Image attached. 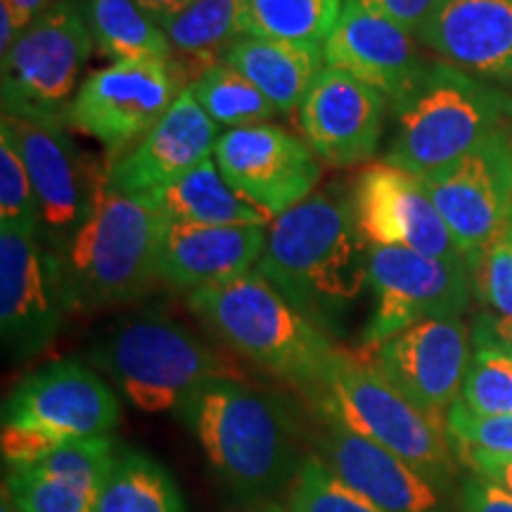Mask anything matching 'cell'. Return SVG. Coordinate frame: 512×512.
I'll return each mask as SVG.
<instances>
[{"label":"cell","mask_w":512,"mask_h":512,"mask_svg":"<svg viewBox=\"0 0 512 512\" xmlns=\"http://www.w3.org/2000/svg\"><path fill=\"white\" fill-rule=\"evenodd\" d=\"M256 271L318 328L339 330L368 285V245L351 197L320 190L273 219Z\"/></svg>","instance_id":"1"},{"label":"cell","mask_w":512,"mask_h":512,"mask_svg":"<svg viewBox=\"0 0 512 512\" xmlns=\"http://www.w3.org/2000/svg\"><path fill=\"white\" fill-rule=\"evenodd\" d=\"M174 413L202 446L221 484L247 505L271 501L304 463L292 408L240 377L207 382Z\"/></svg>","instance_id":"2"},{"label":"cell","mask_w":512,"mask_h":512,"mask_svg":"<svg viewBox=\"0 0 512 512\" xmlns=\"http://www.w3.org/2000/svg\"><path fill=\"white\" fill-rule=\"evenodd\" d=\"M188 309L235 354L311 396L337 344L299 313L259 271L188 294Z\"/></svg>","instance_id":"3"},{"label":"cell","mask_w":512,"mask_h":512,"mask_svg":"<svg viewBox=\"0 0 512 512\" xmlns=\"http://www.w3.org/2000/svg\"><path fill=\"white\" fill-rule=\"evenodd\" d=\"M166 228L169 221L147 195L102 192L60 256L67 309L102 311L143 299L159 283Z\"/></svg>","instance_id":"4"},{"label":"cell","mask_w":512,"mask_h":512,"mask_svg":"<svg viewBox=\"0 0 512 512\" xmlns=\"http://www.w3.org/2000/svg\"><path fill=\"white\" fill-rule=\"evenodd\" d=\"M392 112L396 128L382 164L427 176L456 164L512 126V95L453 64L432 62Z\"/></svg>","instance_id":"5"},{"label":"cell","mask_w":512,"mask_h":512,"mask_svg":"<svg viewBox=\"0 0 512 512\" xmlns=\"http://www.w3.org/2000/svg\"><path fill=\"white\" fill-rule=\"evenodd\" d=\"M88 361L143 413L176 411L207 382L238 377L233 363L164 313L117 318L93 337Z\"/></svg>","instance_id":"6"},{"label":"cell","mask_w":512,"mask_h":512,"mask_svg":"<svg viewBox=\"0 0 512 512\" xmlns=\"http://www.w3.org/2000/svg\"><path fill=\"white\" fill-rule=\"evenodd\" d=\"M311 401L320 418L335 420L387 448L444 494L451 489L458 467L446 418L415 406L368 356L337 349Z\"/></svg>","instance_id":"7"},{"label":"cell","mask_w":512,"mask_h":512,"mask_svg":"<svg viewBox=\"0 0 512 512\" xmlns=\"http://www.w3.org/2000/svg\"><path fill=\"white\" fill-rule=\"evenodd\" d=\"M119 415L117 392L93 368L74 358L48 363L3 403L5 470L36 465L64 441L110 437Z\"/></svg>","instance_id":"8"},{"label":"cell","mask_w":512,"mask_h":512,"mask_svg":"<svg viewBox=\"0 0 512 512\" xmlns=\"http://www.w3.org/2000/svg\"><path fill=\"white\" fill-rule=\"evenodd\" d=\"M93 48L81 0H53L0 57L5 117L64 126Z\"/></svg>","instance_id":"9"},{"label":"cell","mask_w":512,"mask_h":512,"mask_svg":"<svg viewBox=\"0 0 512 512\" xmlns=\"http://www.w3.org/2000/svg\"><path fill=\"white\" fill-rule=\"evenodd\" d=\"M0 136L27 164L38 200V238L62 256L107 190V164L83 152L64 126L3 114Z\"/></svg>","instance_id":"10"},{"label":"cell","mask_w":512,"mask_h":512,"mask_svg":"<svg viewBox=\"0 0 512 512\" xmlns=\"http://www.w3.org/2000/svg\"><path fill=\"white\" fill-rule=\"evenodd\" d=\"M188 86L174 60L114 62L81 83L64 126L98 140L117 159L147 136Z\"/></svg>","instance_id":"11"},{"label":"cell","mask_w":512,"mask_h":512,"mask_svg":"<svg viewBox=\"0 0 512 512\" xmlns=\"http://www.w3.org/2000/svg\"><path fill=\"white\" fill-rule=\"evenodd\" d=\"M368 287L375 294L361 335L368 351L422 320L460 318L472 297L465 259H434L403 247H368Z\"/></svg>","instance_id":"12"},{"label":"cell","mask_w":512,"mask_h":512,"mask_svg":"<svg viewBox=\"0 0 512 512\" xmlns=\"http://www.w3.org/2000/svg\"><path fill=\"white\" fill-rule=\"evenodd\" d=\"M62 259L36 233L0 228V337L12 361L46 351L67 316Z\"/></svg>","instance_id":"13"},{"label":"cell","mask_w":512,"mask_h":512,"mask_svg":"<svg viewBox=\"0 0 512 512\" xmlns=\"http://www.w3.org/2000/svg\"><path fill=\"white\" fill-rule=\"evenodd\" d=\"M214 159L230 188L271 221L309 200L323 176L309 143L275 124L221 133Z\"/></svg>","instance_id":"14"},{"label":"cell","mask_w":512,"mask_h":512,"mask_svg":"<svg viewBox=\"0 0 512 512\" xmlns=\"http://www.w3.org/2000/svg\"><path fill=\"white\" fill-rule=\"evenodd\" d=\"M420 178L470 264L512 221V126L456 164Z\"/></svg>","instance_id":"15"},{"label":"cell","mask_w":512,"mask_h":512,"mask_svg":"<svg viewBox=\"0 0 512 512\" xmlns=\"http://www.w3.org/2000/svg\"><path fill=\"white\" fill-rule=\"evenodd\" d=\"M351 209L368 247H403L446 261L465 259L420 176L389 164L366 166L351 188Z\"/></svg>","instance_id":"16"},{"label":"cell","mask_w":512,"mask_h":512,"mask_svg":"<svg viewBox=\"0 0 512 512\" xmlns=\"http://www.w3.org/2000/svg\"><path fill=\"white\" fill-rule=\"evenodd\" d=\"M472 351V332L463 320L430 318L370 349L368 358L415 406L446 418L463 392Z\"/></svg>","instance_id":"17"},{"label":"cell","mask_w":512,"mask_h":512,"mask_svg":"<svg viewBox=\"0 0 512 512\" xmlns=\"http://www.w3.org/2000/svg\"><path fill=\"white\" fill-rule=\"evenodd\" d=\"M387 110L389 102L375 88L325 64L299 105L297 121L320 164L347 169L375 155Z\"/></svg>","instance_id":"18"},{"label":"cell","mask_w":512,"mask_h":512,"mask_svg":"<svg viewBox=\"0 0 512 512\" xmlns=\"http://www.w3.org/2000/svg\"><path fill=\"white\" fill-rule=\"evenodd\" d=\"M413 38L356 0H344L342 15L323 46L325 64L375 88L389 107H396L432 64L420 55Z\"/></svg>","instance_id":"19"},{"label":"cell","mask_w":512,"mask_h":512,"mask_svg":"<svg viewBox=\"0 0 512 512\" xmlns=\"http://www.w3.org/2000/svg\"><path fill=\"white\" fill-rule=\"evenodd\" d=\"M344 486L387 512H444V491L399 456L335 420L323 418L316 453Z\"/></svg>","instance_id":"20"},{"label":"cell","mask_w":512,"mask_h":512,"mask_svg":"<svg viewBox=\"0 0 512 512\" xmlns=\"http://www.w3.org/2000/svg\"><path fill=\"white\" fill-rule=\"evenodd\" d=\"M216 143L219 126L185 88L136 147L107 162V188L126 195L162 188L214 155Z\"/></svg>","instance_id":"21"},{"label":"cell","mask_w":512,"mask_h":512,"mask_svg":"<svg viewBox=\"0 0 512 512\" xmlns=\"http://www.w3.org/2000/svg\"><path fill=\"white\" fill-rule=\"evenodd\" d=\"M268 226H185L169 223L159 256V283L176 292L221 285L254 271Z\"/></svg>","instance_id":"22"},{"label":"cell","mask_w":512,"mask_h":512,"mask_svg":"<svg viewBox=\"0 0 512 512\" xmlns=\"http://www.w3.org/2000/svg\"><path fill=\"white\" fill-rule=\"evenodd\" d=\"M420 41L467 74L510 79L512 0H444Z\"/></svg>","instance_id":"23"},{"label":"cell","mask_w":512,"mask_h":512,"mask_svg":"<svg viewBox=\"0 0 512 512\" xmlns=\"http://www.w3.org/2000/svg\"><path fill=\"white\" fill-rule=\"evenodd\" d=\"M223 62L247 76L280 114L297 112L325 69L323 46L254 36H242L233 43Z\"/></svg>","instance_id":"24"},{"label":"cell","mask_w":512,"mask_h":512,"mask_svg":"<svg viewBox=\"0 0 512 512\" xmlns=\"http://www.w3.org/2000/svg\"><path fill=\"white\" fill-rule=\"evenodd\" d=\"M169 223L185 226H271V219L247 204L223 178L214 155L178 181L143 192Z\"/></svg>","instance_id":"25"},{"label":"cell","mask_w":512,"mask_h":512,"mask_svg":"<svg viewBox=\"0 0 512 512\" xmlns=\"http://www.w3.org/2000/svg\"><path fill=\"white\" fill-rule=\"evenodd\" d=\"M162 24L174 62L192 83L209 67L223 62L242 31V0H192L178 15Z\"/></svg>","instance_id":"26"},{"label":"cell","mask_w":512,"mask_h":512,"mask_svg":"<svg viewBox=\"0 0 512 512\" xmlns=\"http://www.w3.org/2000/svg\"><path fill=\"white\" fill-rule=\"evenodd\" d=\"M93 43L114 62L174 60L162 24L136 0H81Z\"/></svg>","instance_id":"27"},{"label":"cell","mask_w":512,"mask_h":512,"mask_svg":"<svg viewBox=\"0 0 512 512\" xmlns=\"http://www.w3.org/2000/svg\"><path fill=\"white\" fill-rule=\"evenodd\" d=\"M95 512H185L183 496L162 463L138 448H119Z\"/></svg>","instance_id":"28"},{"label":"cell","mask_w":512,"mask_h":512,"mask_svg":"<svg viewBox=\"0 0 512 512\" xmlns=\"http://www.w3.org/2000/svg\"><path fill=\"white\" fill-rule=\"evenodd\" d=\"M344 0H242L245 36L325 46Z\"/></svg>","instance_id":"29"},{"label":"cell","mask_w":512,"mask_h":512,"mask_svg":"<svg viewBox=\"0 0 512 512\" xmlns=\"http://www.w3.org/2000/svg\"><path fill=\"white\" fill-rule=\"evenodd\" d=\"M188 88L202 110L209 114V119L216 126H226L228 131L242 126L271 124V119L280 114L247 76L235 72L226 62L209 67Z\"/></svg>","instance_id":"30"},{"label":"cell","mask_w":512,"mask_h":512,"mask_svg":"<svg viewBox=\"0 0 512 512\" xmlns=\"http://www.w3.org/2000/svg\"><path fill=\"white\" fill-rule=\"evenodd\" d=\"M3 486L17 512H95L98 508L100 489L36 465L8 470Z\"/></svg>","instance_id":"31"},{"label":"cell","mask_w":512,"mask_h":512,"mask_svg":"<svg viewBox=\"0 0 512 512\" xmlns=\"http://www.w3.org/2000/svg\"><path fill=\"white\" fill-rule=\"evenodd\" d=\"M460 403L477 415H512V354L486 342H472Z\"/></svg>","instance_id":"32"},{"label":"cell","mask_w":512,"mask_h":512,"mask_svg":"<svg viewBox=\"0 0 512 512\" xmlns=\"http://www.w3.org/2000/svg\"><path fill=\"white\" fill-rule=\"evenodd\" d=\"M287 505L292 512H387L339 482L318 456L304 458L290 484Z\"/></svg>","instance_id":"33"},{"label":"cell","mask_w":512,"mask_h":512,"mask_svg":"<svg viewBox=\"0 0 512 512\" xmlns=\"http://www.w3.org/2000/svg\"><path fill=\"white\" fill-rule=\"evenodd\" d=\"M446 425L465 463L475 458H512V415H477L456 401Z\"/></svg>","instance_id":"34"},{"label":"cell","mask_w":512,"mask_h":512,"mask_svg":"<svg viewBox=\"0 0 512 512\" xmlns=\"http://www.w3.org/2000/svg\"><path fill=\"white\" fill-rule=\"evenodd\" d=\"M467 266L479 302L494 316L512 318V221Z\"/></svg>","instance_id":"35"},{"label":"cell","mask_w":512,"mask_h":512,"mask_svg":"<svg viewBox=\"0 0 512 512\" xmlns=\"http://www.w3.org/2000/svg\"><path fill=\"white\" fill-rule=\"evenodd\" d=\"M0 228H22L38 235L34 183L15 145L3 136H0Z\"/></svg>","instance_id":"36"},{"label":"cell","mask_w":512,"mask_h":512,"mask_svg":"<svg viewBox=\"0 0 512 512\" xmlns=\"http://www.w3.org/2000/svg\"><path fill=\"white\" fill-rule=\"evenodd\" d=\"M356 3L420 38L432 17L444 5V0H356Z\"/></svg>","instance_id":"37"},{"label":"cell","mask_w":512,"mask_h":512,"mask_svg":"<svg viewBox=\"0 0 512 512\" xmlns=\"http://www.w3.org/2000/svg\"><path fill=\"white\" fill-rule=\"evenodd\" d=\"M458 512H512V494L489 479L470 475L460 482Z\"/></svg>","instance_id":"38"},{"label":"cell","mask_w":512,"mask_h":512,"mask_svg":"<svg viewBox=\"0 0 512 512\" xmlns=\"http://www.w3.org/2000/svg\"><path fill=\"white\" fill-rule=\"evenodd\" d=\"M472 342H486L512 354V318H501L489 313L479 316L472 328Z\"/></svg>","instance_id":"39"},{"label":"cell","mask_w":512,"mask_h":512,"mask_svg":"<svg viewBox=\"0 0 512 512\" xmlns=\"http://www.w3.org/2000/svg\"><path fill=\"white\" fill-rule=\"evenodd\" d=\"M467 465L472 467L475 475L489 479L512 494V458H475Z\"/></svg>","instance_id":"40"},{"label":"cell","mask_w":512,"mask_h":512,"mask_svg":"<svg viewBox=\"0 0 512 512\" xmlns=\"http://www.w3.org/2000/svg\"><path fill=\"white\" fill-rule=\"evenodd\" d=\"M0 3L12 12L17 27L24 31L43 10L48 8L50 3H53V0H0Z\"/></svg>","instance_id":"41"},{"label":"cell","mask_w":512,"mask_h":512,"mask_svg":"<svg viewBox=\"0 0 512 512\" xmlns=\"http://www.w3.org/2000/svg\"><path fill=\"white\" fill-rule=\"evenodd\" d=\"M140 8L150 12L157 22H164V19L178 15V12L188 8L192 0H136Z\"/></svg>","instance_id":"42"},{"label":"cell","mask_w":512,"mask_h":512,"mask_svg":"<svg viewBox=\"0 0 512 512\" xmlns=\"http://www.w3.org/2000/svg\"><path fill=\"white\" fill-rule=\"evenodd\" d=\"M19 34H22V29L17 27L12 12L5 8L3 3H0V57L8 53L12 46H15Z\"/></svg>","instance_id":"43"},{"label":"cell","mask_w":512,"mask_h":512,"mask_svg":"<svg viewBox=\"0 0 512 512\" xmlns=\"http://www.w3.org/2000/svg\"><path fill=\"white\" fill-rule=\"evenodd\" d=\"M242 512H292L290 505L283 503H275L273 498L271 501H261V503H249Z\"/></svg>","instance_id":"44"},{"label":"cell","mask_w":512,"mask_h":512,"mask_svg":"<svg viewBox=\"0 0 512 512\" xmlns=\"http://www.w3.org/2000/svg\"><path fill=\"white\" fill-rule=\"evenodd\" d=\"M0 512H17L15 505H12V498L8 494V489L3 486V503H0Z\"/></svg>","instance_id":"45"}]
</instances>
